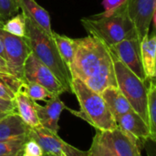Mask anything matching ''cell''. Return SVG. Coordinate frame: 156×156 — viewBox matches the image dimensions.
Instances as JSON below:
<instances>
[{"label":"cell","instance_id":"obj_1","mask_svg":"<svg viewBox=\"0 0 156 156\" xmlns=\"http://www.w3.org/2000/svg\"><path fill=\"white\" fill-rule=\"evenodd\" d=\"M69 68L72 79L80 80L99 94L108 87H117L110 50L91 36L76 38L75 54Z\"/></svg>","mask_w":156,"mask_h":156},{"label":"cell","instance_id":"obj_2","mask_svg":"<svg viewBox=\"0 0 156 156\" xmlns=\"http://www.w3.org/2000/svg\"><path fill=\"white\" fill-rule=\"evenodd\" d=\"M26 37L31 52L52 71L66 92L72 93V77L69 68L60 57L52 36L26 16Z\"/></svg>","mask_w":156,"mask_h":156},{"label":"cell","instance_id":"obj_3","mask_svg":"<svg viewBox=\"0 0 156 156\" xmlns=\"http://www.w3.org/2000/svg\"><path fill=\"white\" fill-rule=\"evenodd\" d=\"M80 21L89 36L99 39L108 48L124 39L138 37L125 4L112 14L101 13L83 17Z\"/></svg>","mask_w":156,"mask_h":156},{"label":"cell","instance_id":"obj_4","mask_svg":"<svg viewBox=\"0 0 156 156\" xmlns=\"http://www.w3.org/2000/svg\"><path fill=\"white\" fill-rule=\"evenodd\" d=\"M72 93L78 99L80 111L69 110L72 114L86 121L98 131H111L117 128V123L101 95L90 89L79 79H72Z\"/></svg>","mask_w":156,"mask_h":156},{"label":"cell","instance_id":"obj_5","mask_svg":"<svg viewBox=\"0 0 156 156\" xmlns=\"http://www.w3.org/2000/svg\"><path fill=\"white\" fill-rule=\"evenodd\" d=\"M112 58L118 89L125 96L133 110L147 122L146 107L148 80L143 81L118 58L112 55Z\"/></svg>","mask_w":156,"mask_h":156},{"label":"cell","instance_id":"obj_6","mask_svg":"<svg viewBox=\"0 0 156 156\" xmlns=\"http://www.w3.org/2000/svg\"><path fill=\"white\" fill-rule=\"evenodd\" d=\"M3 21L0 20V39L2 40L6 58L7 67L11 74L25 81L24 64L31 53L27 37H20L6 32L2 27Z\"/></svg>","mask_w":156,"mask_h":156},{"label":"cell","instance_id":"obj_7","mask_svg":"<svg viewBox=\"0 0 156 156\" xmlns=\"http://www.w3.org/2000/svg\"><path fill=\"white\" fill-rule=\"evenodd\" d=\"M24 78L25 81L35 82L43 86L53 96H60L66 92L52 71L32 52L28 55L24 64Z\"/></svg>","mask_w":156,"mask_h":156},{"label":"cell","instance_id":"obj_8","mask_svg":"<svg viewBox=\"0 0 156 156\" xmlns=\"http://www.w3.org/2000/svg\"><path fill=\"white\" fill-rule=\"evenodd\" d=\"M141 40L137 37L124 39L117 44L109 47L111 54L124 64L131 71H133L140 80L147 81L141 59Z\"/></svg>","mask_w":156,"mask_h":156},{"label":"cell","instance_id":"obj_9","mask_svg":"<svg viewBox=\"0 0 156 156\" xmlns=\"http://www.w3.org/2000/svg\"><path fill=\"white\" fill-rule=\"evenodd\" d=\"M28 137L35 140L40 145L44 154L55 155L64 154L66 156H89L88 151L80 150L67 144L58 135V133H51L41 126L30 129Z\"/></svg>","mask_w":156,"mask_h":156},{"label":"cell","instance_id":"obj_10","mask_svg":"<svg viewBox=\"0 0 156 156\" xmlns=\"http://www.w3.org/2000/svg\"><path fill=\"white\" fill-rule=\"evenodd\" d=\"M125 5L138 38L142 41L149 34L151 23L155 17L156 0H127Z\"/></svg>","mask_w":156,"mask_h":156},{"label":"cell","instance_id":"obj_11","mask_svg":"<svg viewBox=\"0 0 156 156\" xmlns=\"http://www.w3.org/2000/svg\"><path fill=\"white\" fill-rule=\"evenodd\" d=\"M96 131L102 144L117 156H142L141 144L119 127L111 131Z\"/></svg>","mask_w":156,"mask_h":156},{"label":"cell","instance_id":"obj_12","mask_svg":"<svg viewBox=\"0 0 156 156\" xmlns=\"http://www.w3.org/2000/svg\"><path fill=\"white\" fill-rule=\"evenodd\" d=\"M45 101L46 104L44 106L39 105L37 102L35 104L39 124L48 131L58 133L59 130V117L61 112L64 110H67L68 107L59 99V96H53Z\"/></svg>","mask_w":156,"mask_h":156},{"label":"cell","instance_id":"obj_13","mask_svg":"<svg viewBox=\"0 0 156 156\" xmlns=\"http://www.w3.org/2000/svg\"><path fill=\"white\" fill-rule=\"evenodd\" d=\"M117 126L140 144L151 139L147 122L133 110L115 119Z\"/></svg>","mask_w":156,"mask_h":156},{"label":"cell","instance_id":"obj_14","mask_svg":"<svg viewBox=\"0 0 156 156\" xmlns=\"http://www.w3.org/2000/svg\"><path fill=\"white\" fill-rule=\"evenodd\" d=\"M17 2L19 8L27 17L32 19L45 32L52 36L53 31L51 29L50 16L46 9L39 5L36 0H17Z\"/></svg>","mask_w":156,"mask_h":156},{"label":"cell","instance_id":"obj_15","mask_svg":"<svg viewBox=\"0 0 156 156\" xmlns=\"http://www.w3.org/2000/svg\"><path fill=\"white\" fill-rule=\"evenodd\" d=\"M29 128L16 112H11L0 120V141L28 135Z\"/></svg>","mask_w":156,"mask_h":156},{"label":"cell","instance_id":"obj_16","mask_svg":"<svg viewBox=\"0 0 156 156\" xmlns=\"http://www.w3.org/2000/svg\"><path fill=\"white\" fill-rule=\"evenodd\" d=\"M141 59L144 70L148 79L156 76V35L155 29L141 41Z\"/></svg>","mask_w":156,"mask_h":156},{"label":"cell","instance_id":"obj_17","mask_svg":"<svg viewBox=\"0 0 156 156\" xmlns=\"http://www.w3.org/2000/svg\"><path fill=\"white\" fill-rule=\"evenodd\" d=\"M16 113L22 121L31 129L39 127V121L36 111V101H32L22 90H19L15 96Z\"/></svg>","mask_w":156,"mask_h":156},{"label":"cell","instance_id":"obj_18","mask_svg":"<svg viewBox=\"0 0 156 156\" xmlns=\"http://www.w3.org/2000/svg\"><path fill=\"white\" fill-rule=\"evenodd\" d=\"M114 119L133 111L132 106L118 89V87H108L101 93Z\"/></svg>","mask_w":156,"mask_h":156},{"label":"cell","instance_id":"obj_19","mask_svg":"<svg viewBox=\"0 0 156 156\" xmlns=\"http://www.w3.org/2000/svg\"><path fill=\"white\" fill-rule=\"evenodd\" d=\"M147 124L150 130L151 141H156V84L155 79L147 81Z\"/></svg>","mask_w":156,"mask_h":156},{"label":"cell","instance_id":"obj_20","mask_svg":"<svg viewBox=\"0 0 156 156\" xmlns=\"http://www.w3.org/2000/svg\"><path fill=\"white\" fill-rule=\"evenodd\" d=\"M24 82L11 73L0 71V98L14 101L16 94L22 90Z\"/></svg>","mask_w":156,"mask_h":156},{"label":"cell","instance_id":"obj_21","mask_svg":"<svg viewBox=\"0 0 156 156\" xmlns=\"http://www.w3.org/2000/svg\"><path fill=\"white\" fill-rule=\"evenodd\" d=\"M52 37L55 41L56 47L60 57L62 58L63 61L68 65V67H69L70 64L72 63L75 54L76 38H70L69 37L58 34L56 32H53Z\"/></svg>","mask_w":156,"mask_h":156},{"label":"cell","instance_id":"obj_22","mask_svg":"<svg viewBox=\"0 0 156 156\" xmlns=\"http://www.w3.org/2000/svg\"><path fill=\"white\" fill-rule=\"evenodd\" d=\"M2 27L6 32L14 36L20 37H26V16L22 12L17 13L3 22Z\"/></svg>","mask_w":156,"mask_h":156},{"label":"cell","instance_id":"obj_23","mask_svg":"<svg viewBox=\"0 0 156 156\" xmlns=\"http://www.w3.org/2000/svg\"><path fill=\"white\" fill-rule=\"evenodd\" d=\"M28 139V135H25L6 141H0V156L16 154L23 152L24 145Z\"/></svg>","mask_w":156,"mask_h":156},{"label":"cell","instance_id":"obj_24","mask_svg":"<svg viewBox=\"0 0 156 156\" xmlns=\"http://www.w3.org/2000/svg\"><path fill=\"white\" fill-rule=\"evenodd\" d=\"M21 90L34 101H46L47 99L53 97V95L46 88L35 82L25 81Z\"/></svg>","mask_w":156,"mask_h":156},{"label":"cell","instance_id":"obj_25","mask_svg":"<svg viewBox=\"0 0 156 156\" xmlns=\"http://www.w3.org/2000/svg\"><path fill=\"white\" fill-rule=\"evenodd\" d=\"M17 0H0V20L5 22L19 11Z\"/></svg>","mask_w":156,"mask_h":156},{"label":"cell","instance_id":"obj_26","mask_svg":"<svg viewBox=\"0 0 156 156\" xmlns=\"http://www.w3.org/2000/svg\"><path fill=\"white\" fill-rule=\"evenodd\" d=\"M88 152L89 156H117L111 149H109L105 144H102L97 132L92 140L91 146Z\"/></svg>","mask_w":156,"mask_h":156},{"label":"cell","instance_id":"obj_27","mask_svg":"<svg viewBox=\"0 0 156 156\" xmlns=\"http://www.w3.org/2000/svg\"><path fill=\"white\" fill-rule=\"evenodd\" d=\"M24 153L30 156H43L44 153L40 145L33 139H28L24 145Z\"/></svg>","mask_w":156,"mask_h":156},{"label":"cell","instance_id":"obj_28","mask_svg":"<svg viewBox=\"0 0 156 156\" xmlns=\"http://www.w3.org/2000/svg\"><path fill=\"white\" fill-rule=\"evenodd\" d=\"M127 0H102L101 5L104 7V14L110 15L122 6Z\"/></svg>","mask_w":156,"mask_h":156},{"label":"cell","instance_id":"obj_29","mask_svg":"<svg viewBox=\"0 0 156 156\" xmlns=\"http://www.w3.org/2000/svg\"><path fill=\"white\" fill-rule=\"evenodd\" d=\"M0 112H16L15 101H6L0 98Z\"/></svg>","mask_w":156,"mask_h":156},{"label":"cell","instance_id":"obj_30","mask_svg":"<svg viewBox=\"0 0 156 156\" xmlns=\"http://www.w3.org/2000/svg\"><path fill=\"white\" fill-rule=\"evenodd\" d=\"M0 71H3V72H8L10 73L9 69H8V67H7V63L5 60H4L1 57H0ZM13 75V74H12Z\"/></svg>","mask_w":156,"mask_h":156},{"label":"cell","instance_id":"obj_31","mask_svg":"<svg viewBox=\"0 0 156 156\" xmlns=\"http://www.w3.org/2000/svg\"><path fill=\"white\" fill-rule=\"evenodd\" d=\"M0 57L6 61L7 63V58H6V54H5V48H4V46H3V43H2V40L0 39Z\"/></svg>","mask_w":156,"mask_h":156},{"label":"cell","instance_id":"obj_32","mask_svg":"<svg viewBox=\"0 0 156 156\" xmlns=\"http://www.w3.org/2000/svg\"><path fill=\"white\" fill-rule=\"evenodd\" d=\"M8 113H5V112H0V120L2 119V118H4L5 115H7Z\"/></svg>","mask_w":156,"mask_h":156},{"label":"cell","instance_id":"obj_33","mask_svg":"<svg viewBox=\"0 0 156 156\" xmlns=\"http://www.w3.org/2000/svg\"><path fill=\"white\" fill-rule=\"evenodd\" d=\"M23 153H24V151H23V152H21V153H19V154H10V155H5V156H21Z\"/></svg>","mask_w":156,"mask_h":156},{"label":"cell","instance_id":"obj_34","mask_svg":"<svg viewBox=\"0 0 156 156\" xmlns=\"http://www.w3.org/2000/svg\"><path fill=\"white\" fill-rule=\"evenodd\" d=\"M43 156H60V155H55V154H44Z\"/></svg>","mask_w":156,"mask_h":156},{"label":"cell","instance_id":"obj_35","mask_svg":"<svg viewBox=\"0 0 156 156\" xmlns=\"http://www.w3.org/2000/svg\"><path fill=\"white\" fill-rule=\"evenodd\" d=\"M21 156H30V155H28V154H27L23 153V154H22V155H21Z\"/></svg>","mask_w":156,"mask_h":156},{"label":"cell","instance_id":"obj_36","mask_svg":"<svg viewBox=\"0 0 156 156\" xmlns=\"http://www.w3.org/2000/svg\"><path fill=\"white\" fill-rule=\"evenodd\" d=\"M60 156H66V155H65L64 154H60Z\"/></svg>","mask_w":156,"mask_h":156}]
</instances>
